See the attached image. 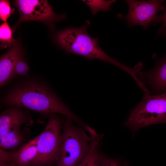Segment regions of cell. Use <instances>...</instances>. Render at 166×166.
<instances>
[{"instance_id":"cell-1","label":"cell","mask_w":166,"mask_h":166,"mask_svg":"<svg viewBox=\"0 0 166 166\" xmlns=\"http://www.w3.org/2000/svg\"><path fill=\"white\" fill-rule=\"evenodd\" d=\"M6 106L25 108L43 114L59 113L83 126L84 124L70 110L48 83L33 77L14 85L2 98Z\"/></svg>"},{"instance_id":"cell-2","label":"cell","mask_w":166,"mask_h":166,"mask_svg":"<svg viewBox=\"0 0 166 166\" xmlns=\"http://www.w3.org/2000/svg\"><path fill=\"white\" fill-rule=\"evenodd\" d=\"M90 24V22L87 20L81 27H70L57 32L54 36L56 42L68 53L108 62L134 77L136 72L134 67H128L111 57L100 47L98 38H93L89 34L87 29Z\"/></svg>"},{"instance_id":"cell-3","label":"cell","mask_w":166,"mask_h":166,"mask_svg":"<svg viewBox=\"0 0 166 166\" xmlns=\"http://www.w3.org/2000/svg\"><path fill=\"white\" fill-rule=\"evenodd\" d=\"M72 121L67 118L64 122L56 156L57 166H76L90 152V137Z\"/></svg>"},{"instance_id":"cell-4","label":"cell","mask_w":166,"mask_h":166,"mask_svg":"<svg viewBox=\"0 0 166 166\" xmlns=\"http://www.w3.org/2000/svg\"><path fill=\"white\" fill-rule=\"evenodd\" d=\"M161 123H166V92L156 95L145 94L124 124L134 132L142 127Z\"/></svg>"},{"instance_id":"cell-5","label":"cell","mask_w":166,"mask_h":166,"mask_svg":"<svg viewBox=\"0 0 166 166\" xmlns=\"http://www.w3.org/2000/svg\"><path fill=\"white\" fill-rule=\"evenodd\" d=\"M61 120L55 113L49 115L46 125L38 135L37 155L31 165L42 166L55 162L61 139Z\"/></svg>"},{"instance_id":"cell-6","label":"cell","mask_w":166,"mask_h":166,"mask_svg":"<svg viewBox=\"0 0 166 166\" xmlns=\"http://www.w3.org/2000/svg\"><path fill=\"white\" fill-rule=\"evenodd\" d=\"M14 4L19 11L20 16L13 27V31L20 23L29 21L42 22L54 30L56 23L65 20L67 18L64 14L55 13L47 0H17L14 1Z\"/></svg>"},{"instance_id":"cell-7","label":"cell","mask_w":166,"mask_h":166,"mask_svg":"<svg viewBox=\"0 0 166 166\" xmlns=\"http://www.w3.org/2000/svg\"><path fill=\"white\" fill-rule=\"evenodd\" d=\"M128 7L127 14L124 17L128 26H142L144 30L152 24L157 13L164 10V0L138 1L127 0Z\"/></svg>"},{"instance_id":"cell-8","label":"cell","mask_w":166,"mask_h":166,"mask_svg":"<svg viewBox=\"0 0 166 166\" xmlns=\"http://www.w3.org/2000/svg\"><path fill=\"white\" fill-rule=\"evenodd\" d=\"M33 123L30 114L22 108L14 106L8 108L0 114V136L10 130L19 128L22 124Z\"/></svg>"},{"instance_id":"cell-9","label":"cell","mask_w":166,"mask_h":166,"mask_svg":"<svg viewBox=\"0 0 166 166\" xmlns=\"http://www.w3.org/2000/svg\"><path fill=\"white\" fill-rule=\"evenodd\" d=\"M38 135L25 144L15 152H7L0 149V161L11 164L14 166H28L37 154V144Z\"/></svg>"},{"instance_id":"cell-10","label":"cell","mask_w":166,"mask_h":166,"mask_svg":"<svg viewBox=\"0 0 166 166\" xmlns=\"http://www.w3.org/2000/svg\"><path fill=\"white\" fill-rule=\"evenodd\" d=\"M23 57L22 48L17 41L6 53L0 58V86L1 88L9 82L13 77L14 67L18 60Z\"/></svg>"},{"instance_id":"cell-11","label":"cell","mask_w":166,"mask_h":166,"mask_svg":"<svg viewBox=\"0 0 166 166\" xmlns=\"http://www.w3.org/2000/svg\"><path fill=\"white\" fill-rule=\"evenodd\" d=\"M146 73L148 75V83L155 90L166 89V54L154 68Z\"/></svg>"},{"instance_id":"cell-12","label":"cell","mask_w":166,"mask_h":166,"mask_svg":"<svg viewBox=\"0 0 166 166\" xmlns=\"http://www.w3.org/2000/svg\"><path fill=\"white\" fill-rule=\"evenodd\" d=\"M24 135L20 128L12 129L0 136V149L5 150L13 148L23 140Z\"/></svg>"},{"instance_id":"cell-13","label":"cell","mask_w":166,"mask_h":166,"mask_svg":"<svg viewBox=\"0 0 166 166\" xmlns=\"http://www.w3.org/2000/svg\"><path fill=\"white\" fill-rule=\"evenodd\" d=\"M90 135V154L85 166H97L100 155L98 147L102 135L98 134L97 132H92Z\"/></svg>"},{"instance_id":"cell-14","label":"cell","mask_w":166,"mask_h":166,"mask_svg":"<svg viewBox=\"0 0 166 166\" xmlns=\"http://www.w3.org/2000/svg\"><path fill=\"white\" fill-rule=\"evenodd\" d=\"M0 49L12 47L17 41L13 38L12 31L7 22L0 26Z\"/></svg>"},{"instance_id":"cell-15","label":"cell","mask_w":166,"mask_h":166,"mask_svg":"<svg viewBox=\"0 0 166 166\" xmlns=\"http://www.w3.org/2000/svg\"><path fill=\"white\" fill-rule=\"evenodd\" d=\"M82 1L89 7L93 15L98 11L106 12L110 10L111 5L116 2V0H83Z\"/></svg>"},{"instance_id":"cell-16","label":"cell","mask_w":166,"mask_h":166,"mask_svg":"<svg viewBox=\"0 0 166 166\" xmlns=\"http://www.w3.org/2000/svg\"><path fill=\"white\" fill-rule=\"evenodd\" d=\"M29 70V67L23 57L17 62L13 71V77L26 75Z\"/></svg>"},{"instance_id":"cell-17","label":"cell","mask_w":166,"mask_h":166,"mask_svg":"<svg viewBox=\"0 0 166 166\" xmlns=\"http://www.w3.org/2000/svg\"><path fill=\"white\" fill-rule=\"evenodd\" d=\"M14 9L11 7L8 1L1 0L0 1V18L4 22L13 13Z\"/></svg>"},{"instance_id":"cell-18","label":"cell","mask_w":166,"mask_h":166,"mask_svg":"<svg viewBox=\"0 0 166 166\" xmlns=\"http://www.w3.org/2000/svg\"><path fill=\"white\" fill-rule=\"evenodd\" d=\"M97 166H121L117 160L100 154Z\"/></svg>"},{"instance_id":"cell-19","label":"cell","mask_w":166,"mask_h":166,"mask_svg":"<svg viewBox=\"0 0 166 166\" xmlns=\"http://www.w3.org/2000/svg\"><path fill=\"white\" fill-rule=\"evenodd\" d=\"M161 22L163 23L162 26L166 25V9L163 14L157 15L152 24L155 26L157 23Z\"/></svg>"},{"instance_id":"cell-20","label":"cell","mask_w":166,"mask_h":166,"mask_svg":"<svg viewBox=\"0 0 166 166\" xmlns=\"http://www.w3.org/2000/svg\"><path fill=\"white\" fill-rule=\"evenodd\" d=\"M163 36L166 38V25L162 26L159 29L156 36Z\"/></svg>"},{"instance_id":"cell-21","label":"cell","mask_w":166,"mask_h":166,"mask_svg":"<svg viewBox=\"0 0 166 166\" xmlns=\"http://www.w3.org/2000/svg\"><path fill=\"white\" fill-rule=\"evenodd\" d=\"M91 149L89 153L85 158L76 166H85L90 154Z\"/></svg>"},{"instance_id":"cell-22","label":"cell","mask_w":166,"mask_h":166,"mask_svg":"<svg viewBox=\"0 0 166 166\" xmlns=\"http://www.w3.org/2000/svg\"><path fill=\"white\" fill-rule=\"evenodd\" d=\"M0 166H14L13 164L4 161H0Z\"/></svg>"},{"instance_id":"cell-23","label":"cell","mask_w":166,"mask_h":166,"mask_svg":"<svg viewBox=\"0 0 166 166\" xmlns=\"http://www.w3.org/2000/svg\"><path fill=\"white\" fill-rule=\"evenodd\" d=\"M124 166H128V164H125Z\"/></svg>"}]
</instances>
